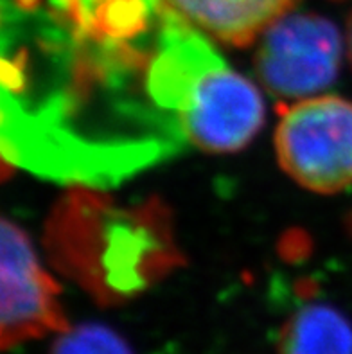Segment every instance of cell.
I'll return each instance as SVG.
<instances>
[{
	"mask_svg": "<svg viewBox=\"0 0 352 354\" xmlns=\"http://www.w3.org/2000/svg\"><path fill=\"white\" fill-rule=\"evenodd\" d=\"M49 239L59 263L101 302L137 295L174 257L158 209H115L86 193L72 194L56 211Z\"/></svg>",
	"mask_w": 352,
	"mask_h": 354,
	"instance_id": "1",
	"label": "cell"
},
{
	"mask_svg": "<svg viewBox=\"0 0 352 354\" xmlns=\"http://www.w3.org/2000/svg\"><path fill=\"white\" fill-rule=\"evenodd\" d=\"M198 56L178 113L183 135L189 144L207 153L239 151L263 126V97L210 41Z\"/></svg>",
	"mask_w": 352,
	"mask_h": 354,
	"instance_id": "2",
	"label": "cell"
},
{
	"mask_svg": "<svg viewBox=\"0 0 352 354\" xmlns=\"http://www.w3.org/2000/svg\"><path fill=\"white\" fill-rule=\"evenodd\" d=\"M279 164L302 187L335 194L352 185V103L338 95L302 99L275 131Z\"/></svg>",
	"mask_w": 352,
	"mask_h": 354,
	"instance_id": "3",
	"label": "cell"
},
{
	"mask_svg": "<svg viewBox=\"0 0 352 354\" xmlns=\"http://www.w3.org/2000/svg\"><path fill=\"white\" fill-rule=\"evenodd\" d=\"M342 63V36L315 13L284 15L263 32L255 56L259 81L279 99H309L333 85Z\"/></svg>",
	"mask_w": 352,
	"mask_h": 354,
	"instance_id": "4",
	"label": "cell"
},
{
	"mask_svg": "<svg viewBox=\"0 0 352 354\" xmlns=\"http://www.w3.org/2000/svg\"><path fill=\"white\" fill-rule=\"evenodd\" d=\"M59 286L40 266L20 225L2 220V320L0 342L8 351L49 333L68 331Z\"/></svg>",
	"mask_w": 352,
	"mask_h": 354,
	"instance_id": "5",
	"label": "cell"
},
{
	"mask_svg": "<svg viewBox=\"0 0 352 354\" xmlns=\"http://www.w3.org/2000/svg\"><path fill=\"white\" fill-rule=\"evenodd\" d=\"M299 0H164L203 35L230 45H248Z\"/></svg>",
	"mask_w": 352,
	"mask_h": 354,
	"instance_id": "6",
	"label": "cell"
},
{
	"mask_svg": "<svg viewBox=\"0 0 352 354\" xmlns=\"http://www.w3.org/2000/svg\"><path fill=\"white\" fill-rule=\"evenodd\" d=\"M279 354H352V324L327 304H306L279 333Z\"/></svg>",
	"mask_w": 352,
	"mask_h": 354,
	"instance_id": "7",
	"label": "cell"
},
{
	"mask_svg": "<svg viewBox=\"0 0 352 354\" xmlns=\"http://www.w3.org/2000/svg\"><path fill=\"white\" fill-rule=\"evenodd\" d=\"M50 354H133L126 340L101 324H81L62 333Z\"/></svg>",
	"mask_w": 352,
	"mask_h": 354,
	"instance_id": "8",
	"label": "cell"
},
{
	"mask_svg": "<svg viewBox=\"0 0 352 354\" xmlns=\"http://www.w3.org/2000/svg\"><path fill=\"white\" fill-rule=\"evenodd\" d=\"M347 50H349V59L352 63V15L349 17V26H347Z\"/></svg>",
	"mask_w": 352,
	"mask_h": 354,
	"instance_id": "9",
	"label": "cell"
}]
</instances>
